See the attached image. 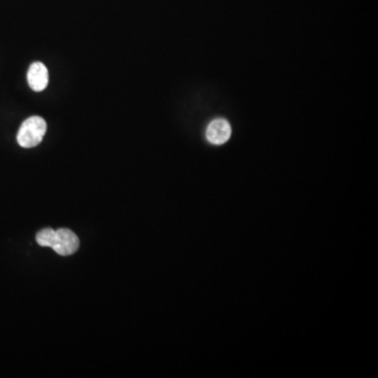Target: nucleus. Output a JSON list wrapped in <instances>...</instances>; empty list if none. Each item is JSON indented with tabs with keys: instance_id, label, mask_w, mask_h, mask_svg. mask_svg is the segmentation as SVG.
<instances>
[{
	"instance_id": "obj_3",
	"label": "nucleus",
	"mask_w": 378,
	"mask_h": 378,
	"mask_svg": "<svg viewBox=\"0 0 378 378\" xmlns=\"http://www.w3.org/2000/svg\"><path fill=\"white\" fill-rule=\"evenodd\" d=\"M231 135V127L225 119H216L208 124L206 138L215 145L226 143Z\"/></svg>"
},
{
	"instance_id": "obj_4",
	"label": "nucleus",
	"mask_w": 378,
	"mask_h": 378,
	"mask_svg": "<svg viewBox=\"0 0 378 378\" xmlns=\"http://www.w3.org/2000/svg\"><path fill=\"white\" fill-rule=\"evenodd\" d=\"M28 82L35 92H43L49 83V72L47 66L41 62H34L29 68Z\"/></svg>"
},
{
	"instance_id": "obj_1",
	"label": "nucleus",
	"mask_w": 378,
	"mask_h": 378,
	"mask_svg": "<svg viewBox=\"0 0 378 378\" xmlns=\"http://www.w3.org/2000/svg\"><path fill=\"white\" fill-rule=\"evenodd\" d=\"M47 127V122L41 117L34 116L27 119L18 131V144L24 148L35 147L43 141Z\"/></svg>"
},
{
	"instance_id": "obj_5",
	"label": "nucleus",
	"mask_w": 378,
	"mask_h": 378,
	"mask_svg": "<svg viewBox=\"0 0 378 378\" xmlns=\"http://www.w3.org/2000/svg\"><path fill=\"white\" fill-rule=\"evenodd\" d=\"M55 231L51 228L43 229L36 235V241L43 247H51L55 240Z\"/></svg>"
},
{
	"instance_id": "obj_2",
	"label": "nucleus",
	"mask_w": 378,
	"mask_h": 378,
	"mask_svg": "<svg viewBox=\"0 0 378 378\" xmlns=\"http://www.w3.org/2000/svg\"><path fill=\"white\" fill-rule=\"evenodd\" d=\"M52 248L62 256L74 254L79 248L78 237L70 229H58L55 231V240Z\"/></svg>"
}]
</instances>
